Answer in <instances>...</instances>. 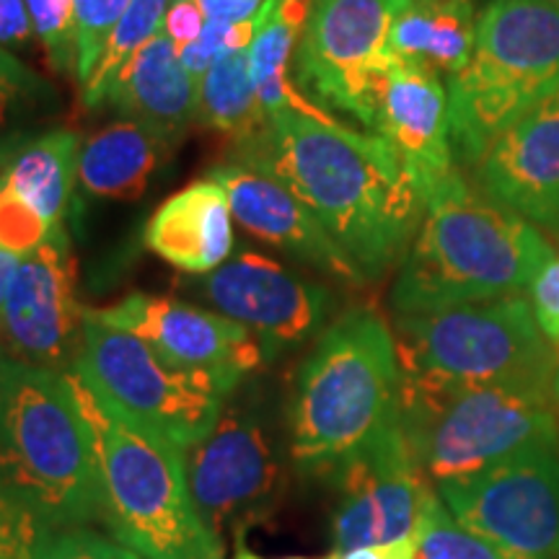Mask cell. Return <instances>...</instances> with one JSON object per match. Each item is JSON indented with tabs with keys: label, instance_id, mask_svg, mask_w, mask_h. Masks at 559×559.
Listing matches in <instances>:
<instances>
[{
	"label": "cell",
	"instance_id": "6da1fadb",
	"mask_svg": "<svg viewBox=\"0 0 559 559\" xmlns=\"http://www.w3.org/2000/svg\"><path fill=\"white\" fill-rule=\"evenodd\" d=\"M234 160L296 194L366 283L402 264L423 223L425 202L396 151L334 117H270L260 132L236 140Z\"/></svg>",
	"mask_w": 559,
	"mask_h": 559
},
{
	"label": "cell",
	"instance_id": "7a4b0ae2",
	"mask_svg": "<svg viewBox=\"0 0 559 559\" xmlns=\"http://www.w3.org/2000/svg\"><path fill=\"white\" fill-rule=\"evenodd\" d=\"M549 241L513 210L472 190L464 171L425 200L391 288L396 317L519 296L551 260Z\"/></svg>",
	"mask_w": 559,
	"mask_h": 559
},
{
	"label": "cell",
	"instance_id": "3957f363",
	"mask_svg": "<svg viewBox=\"0 0 559 559\" xmlns=\"http://www.w3.org/2000/svg\"><path fill=\"white\" fill-rule=\"evenodd\" d=\"M99 481V523L140 559H223V539L194 506L185 451L124 417L75 370Z\"/></svg>",
	"mask_w": 559,
	"mask_h": 559
},
{
	"label": "cell",
	"instance_id": "277c9868",
	"mask_svg": "<svg viewBox=\"0 0 559 559\" xmlns=\"http://www.w3.org/2000/svg\"><path fill=\"white\" fill-rule=\"evenodd\" d=\"M402 360L379 311L349 309L319 334L293 383L290 459L326 477L349 453L400 417Z\"/></svg>",
	"mask_w": 559,
	"mask_h": 559
},
{
	"label": "cell",
	"instance_id": "5b68a950",
	"mask_svg": "<svg viewBox=\"0 0 559 559\" xmlns=\"http://www.w3.org/2000/svg\"><path fill=\"white\" fill-rule=\"evenodd\" d=\"M0 485L60 531L99 523L94 451L68 373L0 355Z\"/></svg>",
	"mask_w": 559,
	"mask_h": 559
},
{
	"label": "cell",
	"instance_id": "8992f818",
	"mask_svg": "<svg viewBox=\"0 0 559 559\" xmlns=\"http://www.w3.org/2000/svg\"><path fill=\"white\" fill-rule=\"evenodd\" d=\"M559 86V3L489 0L469 66L449 79L456 164H479L489 145Z\"/></svg>",
	"mask_w": 559,
	"mask_h": 559
},
{
	"label": "cell",
	"instance_id": "52a82bcc",
	"mask_svg": "<svg viewBox=\"0 0 559 559\" xmlns=\"http://www.w3.org/2000/svg\"><path fill=\"white\" fill-rule=\"evenodd\" d=\"M402 430L430 481L472 477L534 445H559L549 391L402 381Z\"/></svg>",
	"mask_w": 559,
	"mask_h": 559
},
{
	"label": "cell",
	"instance_id": "ba28073f",
	"mask_svg": "<svg viewBox=\"0 0 559 559\" xmlns=\"http://www.w3.org/2000/svg\"><path fill=\"white\" fill-rule=\"evenodd\" d=\"M394 337L402 373L409 379L551 394L555 345L544 337L531 300L523 296L396 317Z\"/></svg>",
	"mask_w": 559,
	"mask_h": 559
},
{
	"label": "cell",
	"instance_id": "9c48e42d",
	"mask_svg": "<svg viewBox=\"0 0 559 559\" xmlns=\"http://www.w3.org/2000/svg\"><path fill=\"white\" fill-rule=\"evenodd\" d=\"M73 370L124 417L181 451L215 428L228 402V394L205 376L166 360L148 342L109 324L96 311L83 313L81 353Z\"/></svg>",
	"mask_w": 559,
	"mask_h": 559
},
{
	"label": "cell",
	"instance_id": "30bf717a",
	"mask_svg": "<svg viewBox=\"0 0 559 559\" xmlns=\"http://www.w3.org/2000/svg\"><path fill=\"white\" fill-rule=\"evenodd\" d=\"M404 0H311L293 55V83L321 109L370 128L391 62L389 32Z\"/></svg>",
	"mask_w": 559,
	"mask_h": 559
},
{
	"label": "cell",
	"instance_id": "8fae6325",
	"mask_svg": "<svg viewBox=\"0 0 559 559\" xmlns=\"http://www.w3.org/2000/svg\"><path fill=\"white\" fill-rule=\"evenodd\" d=\"M194 506L215 536L264 515L283 489V449L257 396H228L215 428L185 451Z\"/></svg>",
	"mask_w": 559,
	"mask_h": 559
},
{
	"label": "cell",
	"instance_id": "7c38bea8",
	"mask_svg": "<svg viewBox=\"0 0 559 559\" xmlns=\"http://www.w3.org/2000/svg\"><path fill=\"white\" fill-rule=\"evenodd\" d=\"M436 489L461 526L506 557L559 559V445H534Z\"/></svg>",
	"mask_w": 559,
	"mask_h": 559
},
{
	"label": "cell",
	"instance_id": "4fadbf2b",
	"mask_svg": "<svg viewBox=\"0 0 559 559\" xmlns=\"http://www.w3.org/2000/svg\"><path fill=\"white\" fill-rule=\"evenodd\" d=\"M337 489L332 515L334 551H349L415 536L432 485L412 456L402 419L349 453L326 474Z\"/></svg>",
	"mask_w": 559,
	"mask_h": 559
},
{
	"label": "cell",
	"instance_id": "5bb4252c",
	"mask_svg": "<svg viewBox=\"0 0 559 559\" xmlns=\"http://www.w3.org/2000/svg\"><path fill=\"white\" fill-rule=\"evenodd\" d=\"M190 290L260 342L264 362L277 360L324 330L332 296L324 285L257 254H230L218 270L194 277Z\"/></svg>",
	"mask_w": 559,
	"mask_h": 559
},
{
	"label": "cell",
	"instance_id": "9a60e30c",
	"mask_svg": "<svg viewBox=\"0 0 559 559\" xmlns=\"http://www.w3.org/2000/svg\"><path fill=\"white\" fill-rule=\"evenodd\" d=\"M83 313L75 300V262L62 226L19 260L0 306V355L70 373L81 353Z\"/></svg>",
	"mask_w": 559,
	"mask_h": 559
},
{
	"label": "cell",
	"instance_id": "2e32d148",
	"mask_svg": "<svg viewBox=\"0 0 559 559\" xmlns=\"http://www.w3.org/2000/svg\"><path fill=\"white\" fill-rule=\"evenodd\" d=\"M96 313L109 324L138 334L179 368L205 376L228 396L264 366L260 342L239 321L179 298L132 293Z\"/></svg>",
	"mask_w": 559,
	"mask_h": 559
},
{
	"label": "cell",
	"instance_id": "e0dca14e",
	"mask_svg": "<svg viewBox=\"0 0 559 559\" xmlns=\"http://www.w3.org/2000/svg\"><path fill=\"white\" fill-rule=\"evenodd\" d=\"M370 130L396 151L423 202L461 171L451 143L449 88L436 70L391 62Z\"/></svg>",
	"mask_w": 559,
	"mask_h": 559
},
{
	"label": "cell",
	"instance_id": "ac0fdd59",
	"mask_svg": "<svg viewBox=\"0 0 559 559\" xmlns=\"http://www.w3.org/2000/svg\"><path fill=\"white\" fill-rule=\"evenodd\" d=\"M474 177L492 202L559 230V86L489 145Z\"/></svg>",
	"mask_w": 559,
	"mask_h": 559
},
{
	"label": "cell",
	"instance_id": "d6986e66",
	"mask_svg": "<svg viewBox=\"0 0 559 559\" xmlns=\"http://www.w3.org/2000/svg\"><path fill=\"white\" fill-rule=\"evenodd\" d=\"M207 179H213L215 185L226 190L230 215L251 236L272 243L293 260L342 280V283H366V277L347 260L345 251L313 218L311 210L296 194L285 190L280 181L234 158L213 166L207 171Z\"/></svg>",
	"mask_w": 559,
	"mask_h": 559
},
{
	"label": "cell",
	"instance_id": "ffe728a7",
	"mask_svg": "<svg viewBox=\"0 0 559 559\" xmlns=\"http://www.w3.org/2000/svg\"><path fill=\"white\" fill-rule=\"evenodd\" d=\"M228 194L213 179H200L171 194L145 226L143 241L153 254L187 275L218 270L234 254Z\"/></svg>",
	"mask_w": 559,
	"mask_h": 559
},
{
	"label": "cell",
	"instance_id": "44dd1931",
	"mask_svg": "<svg viewBox=\"0 0 559 559\" xmlns=\"http://www.w3.org/2000/svg\"><path fill=\"white\" fill-rule=\"evenodd\" d=\"M102 107L181 140L198 122V81L181 66L179 47L160 32L128 60Z\"/></svg>",
	"mask_w": 559,
	"mask_h": 559
},
{
	"label": "cell",
	"instance_id": "7402d4cb",
	"mask_svg": "<svg viewBox=\"0 0 559 559\" xmlns=\"http://www.w3.org/2000/svg\"><path fill=\"white\" fill-rule=\"evenodd\" d=\"M177 143L179 138L148 122H111L81 145V190L102 200H135L148 190Z\"/></svg>",
	"mask_w": 559,
	"mask_h": 559
},
{
	"label": "cell",
	"instance_id": "603a6c76",
	"mask_svg": "<svg viewBox=\"0 0 559 559\" xmlns=\"http://www.w3.org/2000/svg\"><path fill=\"white\" fill-rule=\"evenodd\" d=\"M474 39L477 21L472 0H404L389 32L396 60L417 62L449 79L469 66Z\"/></svg>",
	"mask_w": 559,
	"mask_h": 559
},
{
	"label": "cell",
	"instance_id": "cb8c5ba5",
	"mask_svg": "<svg viewBox=\"0 0 559 559\" xmlns=\"http://www.w3.org/2000/svg\"><path fill=\"white\" fill-rule=\"evenodd\" d=\"M81 145V135L73 130L32 138L0 166V187L32 207L52 230L62 228L79 181Z\"/></svg>",
	"mask_w": 559,
	"mask_h": 559
},
{
	"label": "cell",
	"instance_id": "d4e9b609",
	"mask_svg": "<svg viewBox=\"0 0 559 559\" xmlns=\"http://www.w3.org/2000/svg\"><path fill=\"white\" fill-rule=\"evenodd\" d=\"M198 122L230 140H247L267 124L251 81L249 47L221 52L198 81Z\"/></svg>",
	"mask_w": 559,
	"mask_h": 559
},
{
	"label": "cell",
	"instance_id": "484cf974",
	"mask_svg": "<svg viewBox=\"0 0 559 559\" xmlns=\"http://www.w3.org/2000/svg\"><path fill=\"white\" fill-rule=\"evenodd\" d=\"M171 0H130L128 9L117 21L115 32L107 41L102 60L96 62L91 79L83 83V107L102 109L107 99L111 83H115L120 70L128 66V60L135 55L145 41H151L156 34L164 32L166 11Z\"/></svg>",
	"mask_w": 559,
	"mask_h": 559
},
{
	"label": "cell",
	"instance_id": "4316f807",
	"mask_svg": "<svg viewBox=\"0 0 559 559\" xmlns=\"http://www.w3.org/2000/svg\"><path fill=\"white\" fill-rule=\"evenodd\" d=\"M415 559H510L495 544L481 539L472 528L461 526L440 500L438 489H432L425 502L415 531Z\"/></svg>",
	"mask_w": 559,
	"mask_h": 559
},
{
	"label": "cell",
	"instance_id": "83f0119b",
	"mask_svg": "<svg viewBox=\"0 0 559 559\" xmlns=\"http://www.w3.org/2000/svg\"><path fill=\"white\" fill-rule=\"evenodd\" d=\"M58 531L32 502L0 485V559H41Z\"/></svg>",
	"mask_w": 559,
	"mask_h": 559
},
{
	"label": "cell",
	"instance_id": "f1b7e54d",
	"mask_svg": "<svg viewBox=\"0 0 559 559\" xmlns=\"http://www.w3.org/2000/svg\"><path fill=\"white\" fill-rule=\"evenodd\" d=\"M32 29L55 73H79V32L73 0H26Z\"/></svg>",
	"mask_w": 559,
	"mask_h": 559
},
{
	"label": "cell",
	"instance_id": "f546056e",
	"mask_svg": "<svg viewBox=\"0 0 559 559\" xmlns=\"http://www.w3.org/2000/svg\"><path fill=\"white\" fill-rule=\"evenodd\" d=\"M130 0H73L75 32H79V73L75 81L86 83L102 60L107 41L117 21L128 9Z\"/></svg>",
	"mask_w": 559,
	"mask_h": 559
},
{
	"label": "cell",
	"instance_id": "4dcf8cb0",
	"mask_svg": "<svg viewBox=\"0 0 559 559\" xmlns=\"http://www.w3.org/2000/svg\"><path fill=\"white\" fill-rule=\"evenodd\" d=\"M50 99V86L0 45V128Z\"/></svg>",
	"mask_w": 559,
	"mask_h": 559
},
{
	"label": "cell",
	"instance_id": "1f68e13d",
	"mask_svg": "<svg viewBox=\"0 0 559 559\" xmlns=\"http://www.w3.org/2000/svg\"><path fill=\"white\" fill-rule=\"evenodd\" d=\"M50 234L52 228L32 207H26L24 202L0 187V249L26 257Z\"/></svg>",
	"mask_w": 559,
	"mask_h": 559
},
{
	"label": "cell",
	"instance_id": "d6a6232c",
	"mask_svg": "<svg viewBox=\"0 0 559 559\" xmlns=\"http://www.w3.org/2000/svg\"><path fill=\"white\" fill-rule=\"evenodd\" d=\"M41 559H140L135 551L122 547L109 534H99L91 526L58 531Z\"/></svg>",
	"mask_w": 559,
	"mask_h": 559
},
{
	"label": "cell",
	"instance_id": "836d02e7",
	"mask_svg": "<svg viewBox=\"0 0 559 559\" xmlns=\"http://www.w3.org/2000/svg\"><path fill=\"white\" fill-rule=\"evenodd\" d=\"M528 300L544 337L559 347V257H551L528 285Z\"/></svg>",
	"mask_w": 559,
	"mask_h": 559
},
{
	"label": "cell",
	"instance_id": "e575fe53",
	"mask_svg": "<svg viewBox=\"0 0 559 559\" xmlns=\"http://www.w3.org/2000/svg\"><path fill=\"white\" fill-rule=\"evenodd\" d=\"M205 13L200 11L194 0H171L169 11H166L164 34L177 47H185L200 37L205 29Z\"/></svg>",
	"mask_w": 559,
	"mask_h": 559
},
{
	"label": "cell",
	"instance_id": "d590c367",
	"mask_svg": "<svg viewBox=\"0 0 559 559\" xmlns=\"http://www.w3.org/2000/svg\"><path fill=\"white\" fill-rule=\"evenodd\" d=\"M32 19L26 0H0V45L26 47L32 39Z\"/></svg>",
	"mask_w": 559,
	"mask_h": 559
},
{
	"label": "cell",
	"instance_id": "8d00e7d4",
	"mask_svg": "<svg viewBox=\"0 0 559 559\" xmlns=\"http://www.w3.org/2000/svg\"><path fill=\"white\" fill-rule=\"evenodd\" d=\"M200 11L205 13L207 21H228V24H239V21H251L262 11L264 0H194Z\"/></svg>",
	"mask_w": 559,
	"mask_h": 559
},
{
	"label": "cell",
	"instance_id": "74e56055",
	"mask_svg": "<svg viewBox=\"0 0 559 559\" xmlns=\"http://www.w3.org/2000/svg\"><path fill=\"white\" fill-rule=\"evenodd\" d=\"M417 544L415 536L407 539L389 542V544H370V547L349 549V551H334L332 559H415Z\"/></svg>",
	"mask_w": 559,
	"mask_h": 559
},
{
	"label": "cell",
	"instance_id": "f35d334b",
	"mask_svg": "<svg viewBox=\"0 0 559 559\" xmlns=\"http://www.w3.org/2000/svg\"><path fill=\"white\" fill-rule=\"evenodd\" d=\"M19 260L21 257L9 254V251L0 249V306H3L5 293L11 288V280H13V272L19 267Z\"/></svg>",
	"mask_w": 559,
	"mask_h": 559
},
{
	"label": "cell",
	"instance_id": "ab89813d",
	"mask_svg": "<svg viewBox=\"0 0 559 559\" xmlns=\"http://www.w3.org/2000/svg\"><path fill=\"white\" fill-rule=\"evenodd\" d=\"M230 559H311V557H262L257 551H251L247 544H243V536H236V547H234V557ZM332 559V557H326Z\"/></svg>",
	"mask_w": 559,
	"mask_h": 559
},
{
	"label": "cell",
	"instance_id": "60d3db41",
	"mask_svg": "<svg viewBox=\"0 0 559 559\" xmlns=\"http://www.w3.org/2000/svg\"><path fill=\"white\" fill-rule=\"evenodd\" d=\"M555 3H559V0H555Z\"/></svg>",
	"mask_w": 559,
	"mask_h": 559
}]
</instances>
